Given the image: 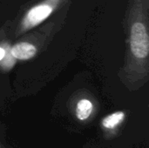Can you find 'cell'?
Segmentation results:
<instances>
[{"instance_id": "obj_5", "label": "cell", "mask_w": 149, "mask_h": 148, "mask_svg": "<svg viewBox=\"0 0 149 148\" xmlns=\"http://www.w3.org/2000/svg\"><path fill=\"white\" fill-rule=\"evenodd\" d=\"M125 119V113L123 112H116L108 116H107L103 121L102 125L104 127L108 129H113L120 125Z\"/></svg>"}, {"instance_id": "obj_3", "label": "cell", "mask_w": 149, "mask_h": 148, "mask_svg": "<svg viewBox=\"0 0 149 148\" xmlns=\"http://www.w3.org/2000/svg\"><path fill=\"white\" fill-rule=\"evenodd\" d=\"M11 56L17 60H30L38 53L37 46L29 41H22L10 48Z\"/></svg>"}, {"instance_id": "obj_1", "label": "cell", "mask_w": 149, "mask_h": 148, "mask_svg": "<svg viewBox=\"0 0 149 148\" xmlns=\"http://www.w3.org/2000/svg\"><path fill=\"white\" fill-rule=\"evenodd\" d=\"M149 0H132L127 16V54L120 80L136 88L149 77Z\"/></svg>"}, {"instance_id": "obj_2", "label": "cell", "mask_w": 149, "mask_h": 148, "mask_svg": "<svg viewBox=\"0 0 149 148\" xmlns=\"http://www.w3.org/2000/svg\"><path fill=\"white\" fill-rule=\"evenodd\" d=\"M64 0H42L34 4L22 17L17 28V35L24 33L46 20Z\"/></svg>"}, {"instance_id": "obj_4", "label": "cell", "mask_w": 149, "mask_h": 148, "mask_svg": "<svg viewBox=\"0 0 149 148\" xmlns=\"http://www.w3.org/2000/svg\"><path fill=\"white\" fill-rule=\"evenodd\" d=\"M93 109V103L86 99H80L76 106V116L79 120H86L89 118Z\"/></svg>"}, {"instance_id": "obj_6", "label": "cell", "mask_w": 149, "mask_h": 148, "mask_svg": "<svg viewBox=\"0 0 149 148\" xmlns=\"http://www.w3.org/2000/svg\"><path fill=\"white\" fill-rule=\"evenodd\" d=\"M7 48L3 47V45H0V61L3 60V58L5 57L6 55V52H7Z\"/></svg>"}]
</instances>
